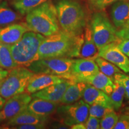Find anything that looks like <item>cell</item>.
Returning a JSON list of instances; mask_svg holds the SVG:
<instances>
[{
  "instance_id": "3957f363",
  "label": "cell",
  "mask_w": 129,
  "mask_h": 129,
  "mask_svg": "<svg viewBox=\"0 0 129 129\" xmlns=\"http://www.w3.org/2000/svg\"><path fill=\"white\" fill-rule=\"evenodd\" d=\"M55 7L62 29L75 35H81L86 27V16L81 5L74 0H59Z\"/></svg>"
},
{
  "instance_id": "60d3db41",
  "label": "cell",
  "mask_w": 129,
  "mask_h": 129,
  "mask_svg": "<svg viewBox=\"0 0 129 129\" xmlns=\"http://www.w3.org/2000/svg\"><path fill=\"white\" fill-rule=\"evenodd\" d=\"M126 110L128 111V112H129V107H127V108H126Z\"/></svg>"
},
{
  "instance_id": "8fae6325",
  "label": "cell",
  "mask_w": 129,
  "mask_h": 129,
  "mask_svg": "<svg viewBox=\"0 0 129 129\" xmlns=\"http://www.w3.org/2000/svg\"><path fill=\"white\" fill-rule=\"evenodd\" d=\"M99 72V68L95 60L84 58L75 59L72 68L71 80L74 82H82Z\"/></svg>"
},
{
  "instance_id": "1f68e13d",
  "label": "cell",
  "mask_w": 129,
  "mask_h": 129,
  "mask_svg": "<svg viewBox=\"0 0 129 129\" xmlns=\"http://www.w3.org/2000/svg\"><path fill=\"white\" fill-rule=\"evenodd\" d=\"M114 129H129V112L119 117Z\"/></svg>"
},
{
  "instance_id": "30bf717a",
  "label": "cell",
  "mask_w": 129,
  "mask_h": 129,
  "mask_svg": "<svg viewBox=\"0 0 129 129\" xmlns=\"http://www.w3.org/2000/svg\"><path fill=\"white\" fill-rule=\"evenodd\" d=\"M32 96L27 93H20L7 99L0 110V117L3 121L9 120L28 107Z\"/></svg>"
},
{
  "instance_id": "e575fe53",
  "label": "cell",
  "mask_w": 129,
  "mask_h": 129,
  "mask_svg": "<svg viewBox=\"0 0 129 129\" xmlns=\"http://www.w3.org/2000/svg\"><path fill=\"white\" fill-rule=\"evenodd\" d=\"M122 52L129 57V40H122L118 45Z\"/></svg>"
},
{
  "instance_id": "836d02e7",
  "label": "cell",
  "mask_w": 129,
  "mask_h": 129,
  "mask_svg": "<svg viewBox=\"0 0 129 129\" xmlns=\"http://www.w3.org/2000/svg\"><path fill=\"white\" fill-rule=\"evenodd\" d=\"M11 128L16 129H41L46 128V124H28L16 125V126L12 127Z\"/></svg>"
},
{
  "instance_id": "83f0119b",
  "label": "cell",
  "mask_w": 129,
  "mask_h": 129,
  "mask_svg": "<svg viewBox=\"0 0 129 129\" xmlns=\"http://www.w3.org/2000/svg\"><path fill=\"white\" fill-rule=\"evenodd\" d=\"M120 0H88L90 9L94 11H101L114 3Z\"/></svg>"
},
{
  "instance_id": "52a82bcc",
  "label": "cell",
  "mask_w": 129,
  "mask_h": 129,
  "mask_svg": "<svg viewBox=\"0 0 129 129\" xmlns=\"http://www.w3.org/2000/svg\"><path fill=\"white\" fill-rule=\"evenodd\" d=\"M75 59L69 57H53L38 59L28 67L35 74L57 75L71 80V72Z\"/></svg>"
},
{
  "instance_id": "44dd1931",
  "label": "cell",
  "mask_w": 129,
  "mask_h": 129,
  "mask_svg": "<svg viewBox=\"0 0 129 129\" xmlns=\"http://www.w3.org/2000/svg\"><path fill=\"white\" fill-rule=\"evenodd\" d=\"M87 83L84 82H72L66 90L60 101L62 104H71L78 101L83 98L84 90Z\"/></svg>"
},
{
  "instance_id": "9c48e42d",
  "label": "cell",
  "mask_w": 129,
  "mask_h": 129,
  "mask_svg": "<svg viewBox=\"0 0 129 129\" xmlns=\"http://www.w3.org/2000/svg\"><path fill=\"white\" fill-rule=\"evenodd\" d=\"M121 41L114 42L101 48L98 56L115 64L125 73H129V57L118 46Z\"/></svg>"
},
{
  "instance_id": "d6a6232c",
  "label": "cell",
  "mask_w": 129,
  "mask_h": 129,
  "mask_svg": "<svg viewBox=\"0 0 129 129\" xmlns=\"http://www.w3.org/2000/svg\"><path fill=\"white\" fill-rule=\"evenodd\" d=\"M117 35L121 40H129V21L117 31Z\"/></svg>"
},
{
  "instance_id": "f546056e",
  "label": "cell",
  "mask_w": 129,
  "mask_h": 129,
  "mask_svg": "<svg viewBox=\"0 0 129 129\" xmlns=\"http://www.w3.org/2000/svg\"><path fill=\"white\" fill-rule=\"evenodd\" d=\"M109 96L111 99L113 108L115 109V110H118L121 107L124 97V96H122L120 93H119L115 88H114L112 92Z\"/></svg>"
},
{
  "instance_id": "d4e9b609",
  "label": "cell",
  "mask_w": 129,
  "mask_h": 129,
  "mask_svg": "<svg viewBox=\"0 0 129 129\" xmlns=\"http://www.w3.org/2000/svg\"><path fill=\"white\" fill-rule=\"evenodd\" d=\"M95 62L98 64L99 70H101V72L104 74L105 75L111 77V78H112V80L113 77L116 74L122 72L115 64L101 57H97L95 60Z\"/></svg>"
},
{
  "instance_id": "cb8c5ba5",
  "label": "cell",
  "mask_w": 129,
  "mask_h": 129,
  "mask_svg": "<svg viewBox=\"0 0 129 129\" xmlns=\"http://www.w3.org/2000/svg\"><path fill=\"white\" fill-rule=\"evenodd\" d=\"M49 0H13V7L21 15H25Z\"/></svg>"
},
{
  "instance_id": "4dcf8cb0",
  "label": "cell",
  "mask_w": 129,
  "mask_h": 129,
  "mask_svg": "<svg viewBox=\"0 0 129 129\" xmlns=\"http://www.w3.org/2000/svg\"><path fill=\"white\" fill-rule=\"evenodd\" d=\"M101 120L98 118L91 115H88V117L84 122L85 128L87 129H99L101 128L100 125Z\"/></svg>"
},
{
  "instance_id": "4fadbf2b",
  "label": "cell",
  "mask_w": 129,
  "mask_h": 129,
  "mask_svg": "<svg viewBox=\"0 0 129 129\" xmlns=\"http://www.w3.org/2000/svg\"><path fill=\"white\" fill-rule=\"evenodd\" d=\"M67 80H68L67 79L57 75L46 74H35L27 85L26 92L32 94L51 85L62 83Z\"/></svg>"
},
{
  "instance_id": "277c9868",
  "label": "cell",
  "mask_w": 129,
  "mask_h": 129,
  "mask_svg": "<svg viewBox=\"0 0 129 129\" xmlns=\"http://www.w3.org/2000/svg\"><path fill=\"white\" fill-rule=\"evenodd\" d=\"M45 38L44 35L29 30L24 34L18 41L10 45L12 56L18 67L28 68L39 59L38 50Z\"/></svg>"
},
{
  "instance_id": "d6986e66",
  "label": "cell",
  "mask_w": 129,
  "mask_h": 129,
  "mask_svg": "<svg viewBox=\"0 0 129 129\" xmlns=\"http://www.w3.org/2000/svg\"><path fill=\"white\" fill-rule=\"evenodd\" d=\"M58 104L40 98H34L28 105L27 109L37 115L48 117L56 111L59 106Z\"/></svg>"
},
{
  "instance_id": "f1b7e54d",
  "label": "cell",
  "mask_w": 129,
  "mask_h": 129,
  "mask_svg": "<svg viewBox=\"0 0 129 129\" xmlns=\"http://www.w3.org/2000/svg\"><path fill=\"white\" fill-rule=\"evenodd\" d=\"M114 81H118L123 85L125 88V96L129 101V75H126L122 72L116 74L113 77Z\"/></svg>"
},
{
  "instance_id": "6da1fadb",
  "label": "cell",
  "mask_w": 129,
  "mask_h": 129,
  "mask_svg": "<svg viewBox=\"0 0 129 129\" xmlns=\"http://www.w3.org/2000/svg\"><path fill=\"white\" fill-rule=\"evenodd\" d=\"M84 41V33L75 35L59 30L46 37L38 50L39 59L53 57H78Z\"/></svg>"
},
{
  "instance_id": "b9f144b4",
  "label": "cell",
  "mask_w": 129,
  "mask_h": 129,
  "mask_svg": "<svg viewBox=\"0 0 129 129\" xmlns=\"http://www.w3.org/2000/svg\"><path fill=\"white\" fill-rule=\"evenodd\" d=\"M1 70H3V68L1 67H0V71H1Z\"/></svg>"
},
{
  "instance_id": "8992f818",
  "label": "cell",
  "mask_w": 129,
  "mask_h": 129,
  "mask_svg": "<svg viewBox=\"0 0 129 129\" xmlns=\"http://www.w3.org/2000/svg\"><path fill=\"white\" fill-rule=\"evenodd\" d=\"M35 73L25 67L11 69L0 83V95L7 101L14 95L24 93Z\"/></svg>"
},
{
  "instance_id": "7bdbcfd3",
  "label": "cell",
  "mask_w": 129,
  "mask_h": 129,
  "mask_svg": "<svg viewBox=\"0 0 129 129\" xmlns=\"http://www.w3.org/2000/svg\"><path fill=\"white\" fill-rule=\"evenodd\" d=\"M3 1V0H0V3H1V1Z\"/></svg>"
},
{
  "instance_id": "7a4b0ae2",
  "label": "cell",
  "mask_w": 129,
  "mask_h": 129,
  "mask_svg": "<svg viewBox=\"0 0 129 129\" xmlns=\"http://www.w3.org/2000/svg\"><path fill=\"white\" fill-rule=\"evenodd\" d=\"M26 23L31 31L48 37L60 30L55 5L49 1L26 14Z\"/></svg>"
},
{
  "instance_id": "ba28073f",
  "label": "cell",
  "mask_w": 129,
  "mask_h": 129,
  "mask_svg": "<svg viewBox=\"0 0 129 129\" xmlns=\"http://www.w3.org/2000/svg\"><path fill=\"white\" fill-rule=\"evenodd\" d=\"M90 105L83 100L71 104L58 106L56 111L62 123L71 127L75 124L85 122L89 115Z\"/></svg>"
},
{
  "instance_id": "9a60e30c",
  "label": "cell",
  "mask_w": 129,
  "mask_h": 129,
  "mask_svg": "<svg viewBox=\"0 0 129 129\" xmlns=\"http://www.w3.org/2000/svg\"><path fill=\"white\" fill-rule=\"evenodd\" d=\"M83 98V101L89 105L99 104L113 108L109 95L90 84H87L84 90Z\"/></svg>"
},
{
  "instance_id": "8d00e7d4",
  "label": "cell",
  "mask_w": 129,
  "mask_h": 129,
  "mask_svg": "<svg viewBox=\"0 0 129 129\" xmlns=\"http://www.w3.org/2000/svg\"><path fill=\"white\" fill-rule=\"evenodd\" d=\"M72 129H85V126L84 122H81V123L75 124L71 126Z\"/></svg>"
},
{
  "instance_id": "d590c367",
  "label": "cell",
  "mask_w": 129,
  "mask_h": 129,
  "mask_svg": "<svg viewBox=\"0 0 129 129\" xmlns=\"http://www.w3.org/2000/svg\"><path fill=\"white\" fill-rule=\"evenodd\" d=\"M114 88L117 90L119 93H120L122 96H125V88L118 81H114Z\"/></svg>"
},
{
  "instance_id": "484cf974",
  "label": "cell",
  "mask_w": 129,
  "mask_h": 129,
  "mask_svg": "<svg viewBox=\"0 0 129 129\" xmlns=\"http://www.w3.org/2000/svg\"><path fill=\"white\" fill-rule=\"evenodd\" d=\"M118 116L114 112V111L112 112H109L108 114H106L104 117H103L101 120V129H112L114 128L115 125L118 120Z\"/></svg>"
},
{
  "instance_id": "ac0fdd59",
  "label": "cell",
  "mask_w": 129,
  "mask_h": 129,
  "mask_svg": "<svg viewBox=\"0 0 129 129\" xmlns=\"http://www.w3.org/2000/svg\"><path fill=\"white\" fill-rule=\"evenodd\" d=\"M47 117L37 115L29 111L26 108L22 112L7 120V124L9 126L14 127L16 125L28 124H46L48 120Z\"/></svg>"
},
{
  "instance_id": "5bb4252c",
  "label": "cell",
  "mask_w": 129,
  "mask_h": 129,
  "mask_svg": "<svg viewBox=\"0 0 129 129\" xmlns=\"http://www.w3.org/2000/svg\"><path fill=\"white\" fill-rule=\"evenodd\" d=\"M30 29L26 23H12L0 28V42L12 45L23 37Z\"/></svg>"
},
{
  "instance_id": "5b68a950",
  "label": "cell",
  "mask_w": 129,
  "mask_h": 129,
  "mask_svg": "<svg viewBox=\"0 0 129 129\" xmlns=\"http://www.w3.org/2000/svg\"><path fill=\"white\" fill-rule=\"evenodd\" d=\"M93 40L98 50L114 42L122 41L117 35V29L111 23L105 13L96 11L90 23Z\"/></svg>"
},
{
  "instance_id": "e0dca14e",
  "label": "cell",
  "mask_w": 129,
  "mask_h": 129,
  "mask_svg": "<svg viewBox=\"0 0 129 129\" xmlns=\"http://www.w3.org/2000/svg\"><path fill=\"white\" fill-rule=\"evenodd\" d=\"M84 32V41L80 50V57L95 60L99 57V50L93 40L89 25L86 26Z\"/></svg>"
},
{
  "instance_id": "603a6c76",
  "label": "cell",
  "mask_w": 129,
  "mask_h": 129,
  "mask_svg": "<svg viewBox=\"0 0 129 129\" xmlns=\"http://www.w3.org/2000/svg\"><path fill=\"white\" fill-rule=\"evenodd\" d=\"M0 67L6 69H12L18 67L13 57L10 45L0 42Z\"/></svg>"
},
{
  "instance_id": "7c38bea8",
  "label": "cell",
  "mask_w": 129,
  "mask_h": 129,
  "mask_svg": "<svg viewBox=\"0 0 129 129\" xmlns=\"http://www.w3.org/2000/svg\"><path fill=\"white\" fill-rule=\"evenodd\" d=\"M72 80H68L62 83L55 84L32 94V98H40L50 102L60 103L66 90L72 83Z\"/></svg>"
},
{
  "instance_id": "74e56055",
  "label": "cell",
  "mask_w": 129,
  "mask_h": 129,
  "mask_svg": "<svg viewBox=\"0 0 129 129\" xmlns=\"http://www.w3.org/2000/svg\"><path fill=\"white\" fill-rule=\"evenodd\" d=\"M9 74V71L7 70H1L0 71V83H1L4 79L7 77Z\"/></svg>"
},
{
  "instance_id": "4316f807",
  "label": "cell",
  "mask_w": 129,
  "mask_h": 129,
  "mask_svg": "<svg viewBox=\"0 0 129 129\" xmlns=\"http://www.w3.org/2000/svg\"><path fill=\"white\" fill-rule=\"evenodd\" d=\"M114 110V109L112 108L108 107L102 105L93 104L90 106L89 115L93 116V117L101 119L106 114L112 112Z\"/></svg>"
},
{
  "instance_id": "ab89813d",
  "label": "cell",
  "mask_w": 129,
  "mask_h": 129,
  "mask_svg": "<svg viewBox=\"0 0 129 129\" xmlns=\"http://www.w3.org/2000/svg\"><path fill=\"white\" fill-rule=\"evenodd\" d=\"M3 121H3V119H2V118H1V117H0V124H1V122H2Z\"/></svg>"
},
{
  "instance_id": "7402d4cb",
  "label": "cell",
  "mask_w": 129,
  "mask_h": 129,
  "mask_svg": "<svg viewBox=\"0 0 129 129\" xmlns=\"http://www.w3.org/2000/svg\"><path fill=\"white\" fill-rule=\"evenodd\" d=\"M20 18L18 13L9 7L7 1L0 3V28L13 23Z\"/></svg>"
},
{
  "instance_id": "f35d334b",
  "label": "cell",
  "mask_w": 129,
  "mask_h": 129,
  "mask_svg": "<svg viewBox=\"0 0 129 129\" xmlns=\"http://www.w3.org/2000/svg\"><path fill=\"white\" fill-rule=\"evenodd\" d=\"M6 102V100L4 99V98L0 95V110L3 108V107L4 106Z\"/></svg>"
},
{
  "instance_id": "2e32d148",
  "label": "cell",
  "mask_w": 129,
  "mask_h": 129,
  "mask_svg": "<svg viewBox=\"0 0 129 129\" xmlns=\"http://www.w3.org/2000/svg\"><path fill=\"white\" fill-rule=\"evenodd\" d=\"M111 19L115 28H121L129 21V0H120L112 4Z\"/></svg>"
},
{
  "instance_id": "ffe728a7",
  "label": "cell",
  "mask_w": 129,
  "mask_h": 129,
  "mask_svg": "<svg viewBox=\"0 0 129 129\" xmlns=\"http://www.w3.org/2000/svg\"><path fill=\"white\" fill-rule=\"evenodd\" d=\"M82 82L90 84L108 95L112 92L114 88L112 78L100 71L92 76L84 79Z\"/></svg>"
}]
</instances>
